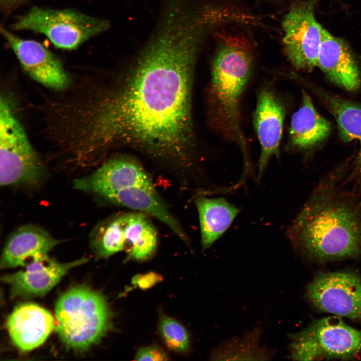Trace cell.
Here are the masks:
<instances>
[{"mask_svg": "<svg viewBox=\"0 0 361 361\" xmlns=\"http://www.w3.org/2000/svg\"><path fill=\"white\" fill-rule=\"evenodd\" d=\"M124 236L127 259L145 261L155 253L157 233L147 215L136 211L126 213Z\"/></svg>", "mask_w": 361, "mask_h": 361, "instance_id": "d6986e66", "label": "cell"}, {"mask_svg": "<svg viewBox=\"0 0 361 361\" xmlns=\"http://www.w3.org/2000/svg\"><path fill=\"white\" fill-rule=\"evenodd\" d=\"M61 242L40 226H22L8 238L1 255L0 268L25 267L33 261L46 258Z\"/></svg>", "mask_w": 361, "mask_h": 361, "instance_id": "9a60e30c", "label": "cell"}, {"mask_svg": "<svg viewBox=\"0 0 361 361\" xmlns=\"http://www.w3.org/2000/svg\"><path fill=\"white\" fill-rule=\"evenodd\" d=\"M330 131L329 122L318 113L310 96L303 91L301 106L291 119L290 145L299 150L310 149L325 139Z\"/></svg>", "mask_w": 361, "mask_h": 361, "instance_id": "e0dca14e", "label": "cell"}, {"mask_svg": "<svg viewBox=\"0 0 361 361\" xmlns=\"http://www.w3.org/2000/svg\"><path fill=\"white\" fill-rule=\"evenodd\" d=\"M151 184L147 173L136 161L116 156L104 162L89 175L74 180L73 187L99 199L127 187Z\"/></svg>", "mask_w": 361, "mask_h": 361, "instance_id": "7c38bea8", "label": "cell"}, {"mask_svg": "<svg viewBox=\"0 0 361 361\" xmlns=\"http://www.w3.org/2000/svg\"><path fill=\"white\" fill-rule=\"evenodd\" d=\"M205 39L185 21L157 22L117 84L69 106V134L78 155L98 163L110 148L128 144L189 164L192 78Z\"/></svg>", "mask_w": 361, "mask_h": 361, "instance_id": "6da1fadb", "label": "cell"}, {"mask_svg": "<svg viewBox=\"0 0 361 361\" xmlns=\"http://www.w3.org/2000/svg\"><path fill=\"white\" fill-rule=\"evenodd\" d=\"M126 213L98 223L90 233V247L96 260L106 259L124 249Z\"/></svg>", "mask_w": 361, "mask_h": 361, "instance_id": "44dd1931", "label": "cell"}, {"mask_svg": "<svg viewBox=\"0 0 361 361\" xmlns=\"http://www.w3.org/2000/svg\"><path fill=\"white\" fill-rule=\"evenodd\" d=\"M55 314L60 340L76 352L99 343L112 326V312L106 298L84 285L73 286L62 294Z\"/></svg>", "mask_w": 361, "mask_h": 361, "instance_id": "277c9868", "label": "cell"}, {"mask_svg": "<svg viewBox=\"0 0 361 361\" xmlns=\"http://www.w3.org/2000/svg\"><path fill=\"white\" fill-rule=\"evenodd\" d=\"M285 111L283 105L270 88L264 87L257 97L253 125L260 145L258 168L260 179L272 156H280Z\"/></svg>", "mask_w": 361, "mask_h": 361, "instance_id": "4fadbf2b", "label": "cell"}, {"mask_svg": "<svg viewBox=\"0 0 361 361\" xmlns=\"http://www.w3.org/2000/svg\"><path fill=\"white\" fill-rule=\"evenodd\" d=\"M316 1L306 0L293 4L282 22L284 51L298 70L310 72L317 66L323 28L314 16Z\"/></svg>", "mask_w": 361, "mask_h": 361, "instance_id": "ba28073f", "label": "cell"}, {"mask_svg": "<svg viewBox=\"0 0 361 361\" xmlns=\"http://www.w3.org/2000/svg\"><path fill=\"white\" fill-rule=\"evenodd\" d=\"M304 258L325 262L361 256V185L345 167L328 173L289 226Z\"/></svg>", "mask_w": 361, "mask_h": 361, "instance_id": "7a4b0ae2", "label": "cell"}, {"mask_svg": "<svg viewBox=\"0 0 361 361\" xmlns=\"http://www.w3.org/2000/svg\"><path fill=\"white\" fill-rule=\"evenodd\" d=\"M6 326L13 343L23 351L41 345L55 328L54 319L48 310L32 303L17 305L9 316Z\"/></svg>", "mask_w": 361, "mask_h": 361, "instance_id": "5bb4252c", "label": "cell"}, {"mask_svg": "<svg viewBox=\"0 0 361 361\" xmlns=\"http://www.w3.org/2000/svg\"><path fill=\"white\" fill-rule=\"evenodd\" d=\"M88 260V258L83 257L62 263L49 256L29 263L25 270L3 275L1 280L9 286L12 298L41 297L55 286L70 269Z\"/></svg>", "mask_w": 361, "mask_h": 361, "instance_id": "8fae6325", "label": "cell"}, {"mask_svg": "<svg viewBox=\"0 0 361 361\" xmlns=\"http://www.w3.org/2000/svg\"><path fill=\"white\" fill-rule=\"evenodd\" d=\"M262 328L255 326L241 336L233 337L221 342L212 351L211 358L217 360H268L276 354V349L261 344Z\"/></svg>", "mask_w": 361, "mask_h": 361, "instance_id": "ffe728a7", "label": "cell"}, {"mask_svg": "<svg viewBox=\"0 0 361 361\" xmlns=\"http://www.w3.org/2000/svg\"><path fill=\"white\" fill-rule=\"evenodd\" d=\"M27 0H1V4L4 9H11Z\"/></svg>", "mask_w": 361, "mask_h": 361, "instance_id": "484cf974", "label": "cell"}, {"mask_svg": "<svg viewBox=\"0 0 361 361\" xmlns=\"http://www.w3.org/2000/svg\"><path fill=\"white\" fill-rule=\"evenodd\" d=\"M317 66L339 87L350 91L359 88V69L348 46L323 28Z\"/></svg>", "mask_w": 361, "mask_h": 361, "instance_id": "2e32d148", "label": "cell"}, {"mask_svg": "<svg viewBox=\"0 0 361 361\" xmlns=\"http://www.w3.org/2000/svg\"><path fill=\"white\" fill-rule=\"evenodd\" d=\"M159 330L164 342L171 350L184 352L189 347L190 338L186 329L173 318L162 316L159 322Z\"/></svg>", "mask_w": 361, "mask_h": 361, "instance_id": "603a6c76", "label": "cell"}, {"mask_svg": "<svg viewBox=\"0 0 361 361\" xmlns=\"http://www.w3.org/2000/svg\"><path fill=\"white\" fill-rule=\"evenodd\" d=\"M47 175L46 166L31 145L7 99L0 101V185L34 189Z\"/></svg>", "mask_w": 361, "mask_h": 361, "instance_id": "5b68a950", "label": "cell"}, {"mask_svg": "<svg viewBox=\"0 0 361 361\" xmlns=\"http://www.w3.org/2000/svg\"><path fill=\"white\" fill-rule=\"evenodd\" d=\"M168 359L164 350L157 346H149L140 348L135 355L136 360L159 361Z\"/></svg>", "mask_w": 361, "mask_h": 361, "instance_id": "cb8c5ba5", "label": "cell"}, {"mask_svg": "<svg viewBox=\"0 0 361 361\" xmlns=\"http://www.w3.org/2000/svg\"><path fill=\"white\" fill-rule=\"evenodd\" d=\"M108 21L70 10L38 7L18 18L12 25L15 30H29L46 36L57 48L72 50L108 29Z\"/></svg>", "mask_w": 361, "mask_h": 361, "instance_id": "52a82bcc", "label": "cell"}, {"mask_svg": "<svg viewBox=\"0 0 361 361\" xmlns=\"http://www.w3.org/2000/svg\"><path fill=\"white\" fill-rule=\"evenodd\" d=\"M254 64L249 41L239 35L221 36L213 58L210 83L213 122L221 135L237 144L249 165L247 143L242 130L240 104Z\"/></svg>", "mask_w": 361, "mask_h": 361, "instance_id": "3957f363", "label": "cell"}, {"mask_svg": "<svg viewBox=\"0 0 361 361\" xmlns=\"http://www.w3.org/2000/svg\"><path fill=\"white\" fill-rule=\"evenodd\" d=\"M161 280V277L157 274L150 272L143 275H139L132 279L133 284L141 289H148L155 285Z\"/></svg>", "mask_w": 361, "mask_h": 361, "instance_id": "d4e9b609", "label": "cell"}, {"mask_svg": "<svg viewBox=\"0 0 361 361\" xmlns=\"http://www.w3.org/2000/svg\"><path fill=\"white\" fill-rule=\"evenodd\" d=\"M305 297L321 311L361 323V277L356 273H321L307 285Z\"/></svg>", "mask_w": 361, "mask_h": 361, "instance_id": "9c48e42d", "label": "cell"}, {"mask_svg": "<svg viewBox=\"0 0 361 361\" xmlns=\"http://www.w3.org/2000/svg\"><path fill=\"white\" fill-rule=\"evenodd\" d=\"M325 97L337 122L341 139L345 142L358 141L359 149L352 171L361 184V107L338 97Z\"/></svg>", "mask_w": 361, "mask_h": 361, "instance_id": "7402d4cb", "label": "cell"}, {"mask_svg": "<svg viewBox=\"0 0 361 361\" xmlns=\"http://www.w3.org/2000/svg\"><path fill=\"white\" fill-rule=\"evenodd\" d=\"M202 249L209 248L227 230L239 209L224 198L197 197Z\"/></svg>", "mask_w": 361, "mask_h": 361, "instance_id": "ac0fdd59", "label": "cell"}, {"mask_svg": "<svg viewBox=\"0 0 361 361\" xmlns=\"http://www.w3.org/2000/svg\"><path fill=\"white\" fill-rule=\"evenodd\" d=\"M288 337V357L293 360L349 359L361 351V331L335 315L314 321Z\"/></svg>", "mask_w": 361, "mask_h": 361, "instance_id": "8992f818", "label": "cell"}, {"mask_svg": "<svg viewBox=\"0 0 361 361\" xmlns=\"http://www.w3.org/2000/svg\"><path fill=\"white\" fill-rule=\"evenodd\" d=\"M1 32L22 67L34 80L54 90L66 88L69 77L58 58L41 44L20 38L5 28Z\"/></svg>", "mask_w": 361, "mask_h": 361, "instance_id": "30bf717a", "label": "cell"}]
</instances>
